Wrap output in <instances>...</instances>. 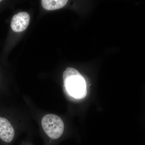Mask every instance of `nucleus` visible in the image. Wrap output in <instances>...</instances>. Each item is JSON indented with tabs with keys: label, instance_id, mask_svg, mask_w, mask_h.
<instances>
[{
	"label": "nucleus",
	"instance_id": "nucleus-1",
	"mask_svg": "<svg viewBox=\"0 0 145 145\" xmlns=\"http://www.w3.org/2000/svg\"><path fill=\"white\" fill-rule=\"evenodd\" d=\"M64 84L69 94L76 99L84 98L87 88L84 78L80 73L72 67H67L63 73Z\"/></svg>",
	"mask_w": 145,
	"mask_h": 145
},
{
	"label": "nucleus",
	"instance_id": "nucleus-2",
	"mask_svg": "<svg viewBox=\"0 0 145 145\" xmlns=\"http://www.w3.org/2000/svg\"><path fill=\"white\" fill-rule=\"evenodd\" d=\"M43 129L50 139L56 140L61 136L64 130L62 119L54 114H46L42 119Z\"/></svg>",
	"mask_w": 145,
	"mask_h": 145
},
{
	"label": "nucleus",
	"instance_id": "nucleus-3",
	"mask_svg": "<svg viewBox=\"0 0 145 145\" xmlns=\"http://www.w3.org/2000/svg\"><path fill=\"white\" fill-rule=\"evenodd\" d=\"M30 16L25 12H19L14 15L11 20L10 26L13 31L21 32L24 31L29 25Z\"/></svg>",
	"mask_w": 145,
	"mask_h": 145
},
{
	"label": "nucleus",
	"instance_id": "nucleus-4",
	"mask_svg": "<svg viewBox=\"0 0 145 145\" xmlns=\"http://www.w3.org/2000/svg\"><path fill=\"white\" fill-rule=\"evenodd\" d=\"M15 135L12 125L7 119L0 117V139L7 143L11 142Z\"/></svg>",
	"mask_w": 145,
	"mask_h": 145
},
{
	"label": "nucleus",
	"instance_id": "nucleus-5",
	"mask_svg": "<svg viewBox=\"0 0 145 145\" xmlns=\"http://www.w3.org/2000/svg\"><path fill=\"white\" fill-rule=\"evenodd\" d=\"M65 0H42V5L46 10H52L63 8L67 3Z\"/></svg>",
	"mask_w": 145,
	"mask_h": 145
},
{
	"label": "nucleus",
	"instance_id": "nucleus-6",
	"mask_svg": "<svg viewBox=\"0 0 145 145\" xmlns=\"http://www.w3.org/2000/svg\"><path fill=\"white\" fill-rule=\"evenodd\" d=\"M2 1H1V0H0V2H1Z\"/></svg>",
	"mask_w": 145,
	"mask_h": 145
}]
</instances>
